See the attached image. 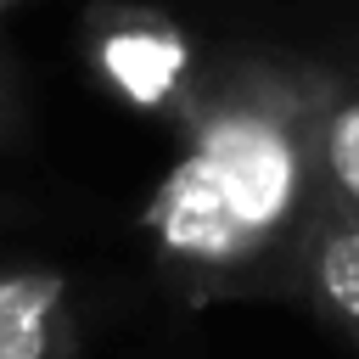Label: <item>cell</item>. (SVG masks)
Returning <instances> with one entry per match:
<instances>
[{"label": "cell", "instance_id": "6da1fadb", "mask_svg": "<svg viewBox=\"0 0 359 359\" xmlns=\"http://www.w3.org/2000/svg\"><path fill=\"white\" fill-rule=\"evenodd\" d=\"M320 95L325 79L241 67L185 107V146L146 202V230L191 297L280 286L303 224L325 202Z\"/></svg>", "mask_w": 359, "mask_h": 359}, {"label": "cell", "instance_id": "8992f818", "mask_svg": "<svg viewBox=\"0 0 359 359\" xmlns=\"http://www.w3.org/2000/svg\"><path fill=\"white\" fill-rule=\"evenodd\" d=\"M0 6H11V0H0Z\"/></svg>", "mask_w": 359, "mask_h": 359}, {"label": "cell", "instance_id": "7a4b0ae2", "mask_svg": "<svg viewBox=\"0 0 359 359\" xmlns=\"http://www.w3.org/2000/svg\"><path fill=\"white\" fill-rule=\"evenodd\" d=\"M280 292L303 297L320 320H331L359 348V219L348 208H337L331 196L303 224V236L286 258Z\"/></svg>", "mask_w": 359, "mask_h": 359}, {"label": "cell", "instance_id": "277c9868", "mask_svg": "<svg viewBox=\"0 0 359 359\" xmlns=\"http://www.w3.org/2000/svg\"><path fill=\"white\" fill-rule=\"evenodd\" d=\"M95 62L101 73L140 107H168L185 79V39L146 11H123L118 22L95 28Z\"/></svg>", "mask_w": 359, "mask_h": 359}, {"label": "cell", "instance_id": "5b68a950", "mask_svg": "<svg viewBox=\"0 0 359 359\" xmlns=\"http://www.w3.org/2000/svg\"><path fill=\"white\" fill-rule=\"evenodd\" d=\"M314 157H320L325 196L359 219V90L325 84L314 118Z\"/></svg>", "mask_w": 359, "mask_h": 359}, {"label": "cell", "instance_id": "3957f363", "mask_svg": "<svg viewBox=\"0 0 359 359\" xmlns=\"http://www.w3.org/2000/svg\"><path fill=\"white\" fill-rule=\"evenodd\" d=\"M73 280L50 264L0 269V359H73Z\"/></svg>", "mask_w": 359, "mask_h": 359}]
</instances>
